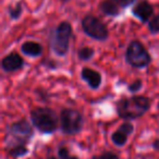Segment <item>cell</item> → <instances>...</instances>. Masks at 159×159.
I'll list each match as a JSON object with an SVG mask.
<instances>
[{
  "mask_svg": "<svg viewBox=\"0 0 159 159\" xmlns=\"http://www.w3.org/2000/svg\"><path fill=\"white\" fill-rule=\"evenodd\" d=\"M31 120L33 126L40 133L50 134L58 128V117L53 110L46 107H36L31 110Z\"/></svg>",
  "mask_w": 159,
  "mask_h": 159,
  "instance_id": "3957f363",
  "label": "cell"
},
{
  "mask_svg": "<svg viewBox=\"0 0 159 159\" xmlns=\"http://www.w3.org/2000/svg\"><path fill=\"white\" fill-rule=\"evenodd\" d=\"M128 136L129 135L126 134L125 132H123L122 130L118 129L117 131H115V132L112 133V135H111V139H112V142H113L115 145L123 146L124 144L126 143V141H128Z\"/></svg>",
  "mask_w": 159,
  "mask_h": 159,
  "instance_id": "5bb4252c",
  "label": "cell"
},
{
  "mask_svg": "<svg viewBox=\"0 0 159 159\" xmlns=\"http://www.w3.org/2000/svg\"><path fill=\"white\" fill-rule=\"evenodd\" d=\"M58 155H59V159H68L69 157L71 156L70 152H69V149L66 147H64V146H62V147L59 148Z\"/></svg>",
  "mask_w": 159,
  "mask_h": 159,
  "instance_id": "7402d4cb",
  "label": "cell"
},
{
  "mask_svg": "<svg viewBox=\"0 0 159 159\" xmlns=\"http://www.w3.org/2000/svg\"><path fill=\"white\" fill-rule=\"evenodd\" d=\"M72 33V25L68 21H62L57 25V27L51 30L50 36H49V45H50V49L56 55H66Z\"/></svg>",
  "mask_w": 159,
  "mask_h": 159,
  "instance_id": "7a4b0ae2",
  "label": "cell"
},
{
  "mask_svg": "<svg viewBox=\"0 0 159 159\" xmlns=\"http://www.w3.org/2000/svg\"><path fill=\"white\" fill-rule=\"evenodd\" d=\"M23 64H24V60L18 52L9 53L1 60V68L7 73H12L20 70Z\"/></svg>",
  "mask_w": 159,
  "mask_h": 159,
  "instance_id": "9c48e42d",
  "label": "cell"
},
{
  "mask_svg": "<svg viewBox=\"0 0 159 159\" xmlns=\"http://www.w3.org/2000/svg\"><path fill=\"white\" fill-rule=\"evenodd\" d=\"M142 86H143V81L142 80H135L134 82L131 83L128 86V91L130 93H136L137 91L142 89Z\"/></svg>",
  "mask_w": 159,
  "mask_h": 159,
  "instance_id": "ac0fdd59",
  "label": "cell"
},
{
  "mask_svg": "<svg viewBox=\"0 0 159 159\" xmlns=\"http://www.w3.org/2000/svg\"><path fill=\"white\" fill-rule=\"evenodd\" d=\"M62 2H68V1H70V0H61Z\"/></svg>",
  "mask_w": 159,
  "mask_h": 159,
  "instance_id": "484cf974",
  "label": "cell"
},
{
  "mask_svg": "<svg viewBox=\"0 0 159 159\" xmlns=\"http://www.w3.org/2000/svg\"><path fill=\"white\" fill-rule=\"evenodd\" d=\"M119 129H120V130L123 131V132H125L128 135L132 134L133 131H134V128H133V125H132V124H131V123H129V122H125V123L121 124Z\"/></svg>",
  "mask_w": 159,
  "mask_h": 159,
  "instance_id": "44dd1931",
  "label": "cell"
},
{
  "mask_svg": "<svg viewBox=\"0 0 159 159\" xmlns=\"http://www.w3.org/2000/svg\"><path fill=\"white\" fill-rule=\"evenodd\" d=\"M148 31L152 34L159 33V14L152 18L148 22Z\"/></svg>",
  "mask_w": 159,
  "mask_h": 159,
  "instance_id": "e0dca14e",
  "label": "cell"
},
{
  "mask_svg": "<svg viewBox=\"0 0 159 159\" xmlns=\"http://www.w3.org/2000/svg\"><path fill=\"white\" fill-rule=\"evenodd\" d=\"M92 159H119V157L111 152H105L102 155H95Z\"/></svg>",
  "mask_w": 159,
  "mask_h": 159,
  "instance_id": "d6986e66",
  "label": "cell"
},
{
  "mask_svg": "<svg viewBox=\"0 0 159 159\" xmlns=\"http://www.w3.org/2000/svg\"><path fill=\"white\" fill-rule=\"evenodd\" d=\"M115 1L117 2V5L119 6L120 8H122V9H125V8L130 7L131 5H133L136 0H115Z\"/></svg>",
  "mask_w": 159,
  "mask_h": 159,
  "instance_id": "ffe728a7",
  "label": "cell"
},
{
  "mask_svg": "<svg viewBox=\"0 0 159 159\" xmlns=\"http://www.w3.org/2000/svg\"><path fill=\"white\" fill-rule=\"evenodd\" d=\"M48 159H57V158H56V157H49Z\"/></svg>",
  "mask_w": 159,
  "mask_h": 159,
  "instance_id": "4316f807",
  "label": "cell"
},
{
  "mask_svg": "<svg viewBox=\"0 0 159 159\" xmlns=\"http://www.w3.org/2000/svg\"><path fill=\"white\" fill-rule=\"evenodd\" d=\"M21 50L24 55L29 56V57H38L43 52V46L37 42L27 40L22 44Z\"/></svg>",
  "mask_w": 159,
  "mask_h": 159,
  "instance_id": "8fae6325",
  "label": "cell"
},
{
  "mask_svg": "<svg viewBox=\"0 0 159 159\" xmlns=\"http://www.w3.org/2000/svg\"><path fill=\"white\" fill-rule=\"evenodd\" d=\"M68 159H80V158H79V157H76V156H73V155H71Z\"/></svg>",
  "mask_w": 159,
  "mask_h": 159,
  "instance_id": "d4e9b609",
  "label": "cell"
},
{
  "mask_svg": "<svg viewBox=\"0 0 159 159\" xmlns=\"http://www.w3.org/2000/svg\"><path fill=\"white\" fill-rule=\"evenodd\" d=\"M126 62L133 68L143 69L148 66L152 61L149 52L139 40H132L125 51Z\"/></svg>",
  "mask_w": 159,
  "mask_h": 159,
  "instance_id": "5b68a950",
  "label": "cell"
},
{
  "mask_svg": "<svg viewBox=\"0 0 159 159\" xmlns=\"http://www.w3.org/2000/svg\"><path fill=\"white\" fill-rule=\"evenodd\" d=\"M132 13L135 18H137L143 23L149 22L154 14V7L147 0H141L133 7Z\"/></svg>",
  "mask_w": 159,
  "mask_h": 159,
  "instance_id": "ba28073f",
  "label": "cell"
},
{
  "mask_svg": "<svg viewBox=\"0 0 159 159\" xmlns=\"http://www.w3.org/2000/svg\"><path fill=\"white\" fill-rule=\"evenodd\" d=\"M23 8L21 2H16L13 6H9L8 8V13L11 20H18L21 16H22Z\"/></svg>",
  "mask_w": 159,
  "mask_h": 159,
  "instance_id": "9a60e30c",
  "label": "cell"
},
{
  "mask_svg": "<svg viewBox=\"0 0 159 159\" xmlns=\"http://www.w3.org/2000/svg\"><path fill=\"white\" fill-rule=\"evenodd\" d=\"M82 113L72 108H64L60 112V129L66 135H75L83 129Z\"/></svg>",
  "mask_w": 159,
  "mask_h": 159,
  "instance_id": "277c9868",
  "label": "cell"
},
{
  "mask_svg": "<svg viewBox=\"0 0 159 159\" xmlns=\"http://www.w3.org/2000/svg\"><path fill=\"white\" fill-rule=\"evenodd\" d=\"M82 30L87 36L96 40H106L109 36V31L107 25L100 19L93 14H87L81 21Z\"/></svg>",
  "mask_w": 159,
  "mask_h": 159,
  "instance_id": "8992f818",
  "label": "cell"
},
{
  "mask_svg": "<svg viewBox=\"0 0 159 159\" xmlns=\"http://www.w3.org/2000/svg\"><path fill=\"white\" fill-rule=\"evenodd\" d=\"M81 76L92 89H98L102 85V75L98 71L91 68H83L81 71Z\"/></svg>",
  "mask_w": 159,
  "mask_h": 159,
  "instance_id": "30bf717a",
  "label": "cell"
},
{
  "mask_svg": "<svg viewBox=\"0 0 159 159\" xmlns=\"http://www.w3.org/2000/svg\"><path fill=\"white\" fill-rule=\"evenodd\" d=\"M99 10L108 16H118L120 14V7L115 0H102L99 3Z\"/></svg>",
  "mask_w": 159,
  "mask_h": 159,
  "instance_id": "7c38bea8",
  "label": "cell"
},
{
  "mask_svg": "<svg viewBox=\"0 0 159 159\" xmlns=\"http://www.w3.org/2000/svg\"><path fill=\"white\" fill-rule=\"evenodd\" d=\"M152 147H154V149L159 150V139H155L152 143Z\"/></svg>",
  "mask_w": 159,
  "mask_h": 159,
  "instance_id": "cb8c5ba5",
  "label": "cell"
},
{
  "mask_svg": "<svg viewBox=\"0 0 159 159\" xmlns=\"http://www.w3.org/2000/svg\"><path fill=\"white\" fill-rule=\"evenodd\" d=\"M150 108V99L145 96L120 98L116 102V111L121 119L134 120L144 116Z\"/></svg>",
  "mask_w": 159,
  "mask_h": 159,
  "instance_id": "6da1fadb",
  "label": "cell"
},
{
  "mask_svg": "<svg viewBox=\"0 0 159 159\" xmlns=\"http://www.w3.org/2000/svg\"><path fill=\"white\" fill-rule=\"evenodd\" d=\"M94 53H95V50L93 48L85 46L77 50V57H79L80 60H82V61H87V60L93 58Z\"/></svg>",
  "mask_w": 159,
  "mask_h": 159,
  "instance_id": "2e32d148",
  "label": "cell"
},
{
  "mask_svg": "<svg viewBox=\"0 0 159 159\" xmlns=\"http://www.w3.org/2000/svg\"><path fill=\"white\" fill-rule=\"evenodd\" d=\"M29 152V149L25 145L23 144H18V145H13V146H10L8 148V154L11 155L12 157H22L25 156V155Z\"/></svg>",
  "mask_w": 159,
  "mask_h": 159,
  "instance_id": "4fadbf2b",
  "label": "cell"
},
{
  "mask_svg": "<svg viewBox=\"0 0 159 159\" xmlns=\"http://www.w3.org/2000/svg\"><path fill=\"white\" fill-rule=\"evenodd\" d=\"M158 112H159V102H158Z\"/></svg>",
  "mask_w": 159,
  "mask_h": 159,
  "instance_id": "83f0119b",
  "label": "cell"
},
{
  "mask_svg": "<svg viewBox=\"0 0 159 159\" xmlns=\"http://www.w3.org/2000/svg\"><path fill=\"white\" fill-rule=\"evenodd\" d=\"M8 135L10 136V146L25 144L33 137V126L26 119H21L8 126Z\"/></svg>",
  "mask_w": 159,
  "mask_h": 159,
  "instance_id": "52a82bcc",
  "label": "cell"
},
{
  "mask_svg": "<svg viewBox=\"0 0 159 159\" xmlns=\"http://www.w3.org/2000/svg\"><path fill=\"white\" fill-rule=\"evenodd\" d=\"M43 66H47L49 69H56L57 68V62L55 60H46V61H43Z\"/></svg>",
  "mask_w": 159,
  "mask_h": 159,
  "instance_id": "603a6c76",
  "label": "cell"
}]
</instances>
